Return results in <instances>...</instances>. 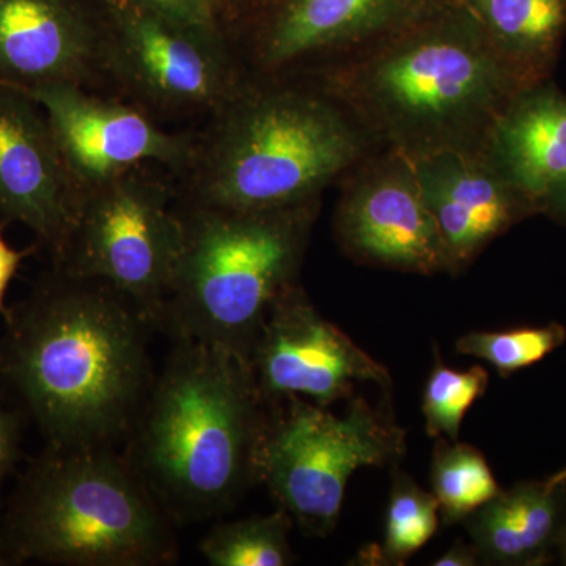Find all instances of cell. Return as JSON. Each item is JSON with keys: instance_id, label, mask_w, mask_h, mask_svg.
<instances>
[{"instance_id": "cell-24", "label": "cell", "mask_w": 566, "mask_h": 566, "mask_svg": "<svg viewBox=\"0 0 566 566\" xmlns=\"http://www.w3.org/2000/svg\"><path fill=\"white\" fill-rule=\"evenodd\" d=\"M566 340L562 324L510 331H472L457 340V352L493 365L502 378L542 363Z\"/></svg>"}, {"instance_id": "cell-25", "label": "cell", "mask_w": 566, "mask_h": 566, "mask_svg": "<svg viewBox=\"0 0 566 566\" xmlns=\"http://www.w3.org/2000/svg\"><path fill=\"white\" fill-rule=\"evenodd\" d=\"M163 20L208 33L230 35L227 0H129Z\"/></svg>"}, {"instance_id": "cell-7", "label": "cell", "mask_w": 566, "mask_h": 566, "mask_svg": "<svg viewBox=\"0 0 566 566\" xmlns=\"http://www.w3.org/2000/svg\"><path fill=\"white\" fill-rule=\"evenodd\" d=\"M406 453V431L389 409L363 395L344 416L301 397L273 403L260 457L264 483L307 536L324 538L337 526L345 491L363 468H394Z\"/></svg>"}, {"instance_id": "cell-19", "label": "cell", "mask_w": 566, "mask_h": 566, "mask_svg": "<svg viewBox=\"0 0 566 566\" xmlns=\"http://www.w3.org/2000/svg\"><path fill=\"white\" fill-rule=\"evenodd\" d=\"M509 69L535 85L545 80L566 32V0H458Z\"/></svg>"}, {"instance_id": "cell-15", "label": "cell", "mask_w": 566, "mask_h": 566, "mask_svg": "<svg viewBox=\"0 0 566 566\" xmlns=\"http://www.w3.org/2000/svg\"><path fill=\"white\" fill-rule=\"evenodd\" d=\"M76 199L46 112L29 93L0 82V226L28 227L54 262Z\"/></svg>"}, {"instance_id": "cell-11", "label": "cell", "mask_w": 566, "mask_h": 566, "mask_svg": "<svg viewBox=\"0 0 566 566\" xmlns=\"http://www.w3.org/2000/svg\"><path fill=\"white\" fill-rule=\"evenodd\" d=\"M340 181L334 234L346 256L400 273L450 274L444 241L408 156L376 148Z\"/></svg>"}, {"instance_id": "cell-26", "label": "cell", "mask_w": 566, "mask_h": 566, "mask_svg": "<svg viewBox=\"0 0 566 566\" xmlns=\"http://www.w3.org/2000/svg\"><path fill=\"white\" fill-rule=\"evenodd\" d=\"M21 416L0 403V488L20 457Z\"/></svg>"}, {"instance_id": "cell-9", "label": "cell", "mask_w": 566, "mask_h": 566, "mask_svg": "<svg viewBox=\"0 0 566 566\" xmlns=\"http://www.w3.org/2000/svg\"><path fill=\"white\" fill-rule=\"evenodd\" d=\"M107 87L156 122L214 114L245 80L232 36L174 24L129 0H104Z\"/></svg>"}, {"instance_id": "cell-14", "label": "cell", "mask_w": 566, "mask_h": 566, "mask_svg": "<svg viewBox=\"0 0 566 566\" xmlns=\"http://www.w3.org/2000/svg\"><path fill=\"white\" fill-rule=\"evenodd\" d=\"M104 0H0V82L107 88Z\"/></svg>"}, {"instance_id": "cell-1", "label": "cell", "mask_w": 566, "mask_h": 566, "mask_svg": "<svg viewBox=\"0 0 566 566\" xmlns=\"http://www.w3.org/2000/svg\"><path fill=\"white\" fill-rule=\"evenodd\" d=\"M3 322L0 386L46 446L114 447L128 438L156 376V329L132 300L51 263Z\"/></svg>"}, {"instance_id": "cell-3", "label": "cell", "mask_w": 566, "mask_h": 566, "mask_svg": "<svg viewBox=\"0 0 566 566\" xmlns=\"http://www.w3.org/2000/svg\"><path fill=\"white\" fill-rule=\"evenodd\" d=\"M271 411L244 357L172 340L125 455L175 523L211 520L259 485Z\"/></svg>"}, {"instance_id": "cell-21", "label": "cell", "mask_w": 566, "mask_h": 566, "mask_svg": "<svg viewBox=\"0 0 566 566\" xmlns=\"http://www.w3.org/2000/svg\"><path fill=\"white\" fill-rule=\"evenodd\" d=\"M293 517L279 506L271 515L218 524L200 542L199 551L211 566L293 565Z\"/></svg>"}, {"instance_id": "cell-18", "label": "cell", "mask_w": 566, "mask_h": 566, "mask_svg": "<svg viewBox=\"0 0 566 566\" xmlns=\"http://www.w3.org/2000/svg\"><path fill=\"white\" fill-rule=\"evenodd\" d=\"M566 517V483L523 482L463 521L485 565L539 566L557 547Z\"/></svg>"}, {"instance_id": "cell-32", "label": "cell", "mask_w": 566, "mask_h": 566, "mask_svg": "<svg viewBox=\"0 0 566 566\" xmlns=\"http://www.w3.org/2000/svg\"><path fill=\"white\" fill-rule=\"evenodd\" d=\"M227 2H229L230 9V28H232V22L234 17H237L238 9H240L241 2H243V0H227Z\"/></svg>"}, {"instance_id": "cell-2", "label": "cell", "mask_w": 566, "mask_h": 566, "mask_svg": "<svg viewBox=\"0 0 566 566\" xmlns=\"http://www.w3.org/2000/svg\"><path fill=\"white\" fill-rule=\"evenodd\" d=\"M312 80L376 148L409 159L447 150L482 155L495 118L531 87L458 0Z\"/></svg>"}, {"instance_id": "cell-4", "label": "cell", "mask_w": 566, "mask_h": 566, "mask_svg": "<svg viewBox=\"0 0 566 566\" xmlns=\"http://www.w3.org/2000/svg\"><path fill=\"white\" fill-rule=\"evenodd\" d=\"M374 142L312 77L248 74L210 115L178 202L270 210L322 199Z\"/></svg>"}, {"instance_id": "cell-27", "label": "cell", "mask_w": 566, "mask_h": 566, "mask_svg": "<svg viewBox=\"0 0 566 566\" xmlns=\"http://www.w3.org/2000/svg\"><path fill=\"white\" fill-rule=\"evenodd\" d=\"M3 229L6 227L0 226V315L6 318L9 315L6 296L7 292H9L10 283L13 281L14 275H17L18 270H20L22 262L28 256H31L32 253L39 251V245L33 244L31 248L24 249V251H18V249L11 248L7 243L6 237H3Z\"/></svg>"}, {"instance_id": "cell-22", "label": "cell", "mask_w": 566, "mask_h": 566, "mask_svg": "<svg viewBox=\"0 0 566 566\" xmlns=\"http://www.w3.org/2000/svg\"><path fill=\"white\" fill-rule=\"evenodd\" d=\"M441 516L433 493L422 490L398 465L392 468V488L385 521V539L374 556L379 565H405L438 531Z\"/></svg>"}, {"instance_id": "cell-5", "label": "cell", "mask_w": 566, "mask_h": 566, "mask_svg": "<svg viewBox=\"0 0 566 566\" xmlns=\"http://www.w3.org/2000/svg\"><path fill=\"white\" fill-rule=\"evenodd\" d=\"M177 526L128 457L46 446L14 488L0 551L11 565H172Z\"/></svg>"}, {"instance_id": "cell-30", "label": "cell", "mask_w": 566, "mask_h": 566, "mask_svg": "<svg viewBox=\"0 0 566 566\" xmlns=\"http://www.w3.org/2000/svg\"><path fill=\"white\" fill-rule=\"evenodd\" d=\"M557 547L560 551L562 558H564V564H566V517L560 534H558Z\"/></svg>"}, {"instance_id": "cell-23", "label": "cell", "mask_w": 566, "mask_h": 566, "mask_svg": "<svg viewBox=\"0 0 566 566\" xmlns=\"http://www.w3.org/2000/svg\"><path fill=\"white\" fill-rule=\"evenodd\" d=\"M430 376L424 382L422 415L430 438L460 439L461 424L469 409L486 394L490 374L480 365L457 370L442 363L438 348Z\"/></svg>"}, {"instance_id": "cell-20", "label": "cell", "mask_w": 566, "mask_h": 566, "mask_svg": "<svg viewBox=\"0 0 566 566\" xmlns=\"http://www.w3.org/2000/svg\"><path fill=\"white\" fill-rule=\"evenodd\" d=\"M430 483L446 526L463 523L465 517L501 493L485 455L475 447L447 438L436 439Z\"/></svg>"}, {"instance_id": "cell-29", "label": "cell", "mask_w": 566, "mask_h": 566, "mask_svg": "<svg viewBox=\"0 0 566 566\" xmlns=\"http://www.w3.org/2000/svg\"><path fill=\"white\" fill-rule=\"evenodd\" d=\"M539 211L549 212L554 218L566 222V178L547 193L543 202L539 203Z\"/></svg>"}, {"instance_id": "cell-28", "label": "cell", "mask_w": 566, "mask_h": 566, "mask_svg": "<svg viewBox=\"0 0 566 566\" xmlns=\"http://www.w3.org/2000/svg\"><path fill=\"white\" fill-rule=\"evenodd\" d=\"M433 566H479V551L474 545H465L463 542H457L455 545L449 547L441 557L436 558Z\"/></svg>"}, {"instance_id": "cell-13", "label": "cell", "mask_w": 566, "mask_h": 566, "mask_svg": "<svg viewBox=\"0 0 566 566\" xmlns=\"http://www.w3.org/2000/svg\"><path fill=\"white\" fill-rule=\"evenodd\" d=\"M249 364L271 405L301 397L329 408L354 397L357 386L392 387L385 365L327 322L297 282L275 297Z\"/></svg>"}, {"instance_id": "cell-17", "label": "cell", "mask_w": 566, "mask_h": 566, "mask_svg": "<svg viewBox=\"0 0 566 566\" xmlns=\"http://www.w3.org/2000/svg\"><path fill=\"white\" fill-rule=\"evenodd\" d=\"M483 156L539 211L566 178V96L553 85L517 92L495 118Z\"/></svg>"}, {"instance_id": "cell-16", "label": "cell", "mask_w": 566, "mask_h": 566, "mask_svg": "<svg viewBox=\"0 0 566 566\" xmlns=\"http://www.w3.org/2000/svg\"><path fill=\"white\" fill-rule=\"evenodd\" d=\"M411 161L452 275L468 270L488 245L536 211L479 153L438 151Z\"/></svg>"}, {"instance_id": "cell-31", "label": "cell", "mask_w": 566, "mask_h": 566, "mask_svg": "<svg viewBox=\"0 0 566 566\" xmlns=\"http://www.w3.org/2000/svg\"><path fill=\"white\" fill-rule=\"evenodd\" d=\"M549 485H564L566 483V468L558 471L557 474L551 475L549 479L546 480Z\"/></svg>"}, {"instance_id": "cell-10", "label": "cell", "mask_w": 566, "mask_h": 566, "mask_svg": "<svg viewBox=\"0 0 566 566\" xmlns=\"http://www.w3.org/2000/svg\"><path fill=\"white\" fill-rule=\"evenodd\" d=\"M452 0H245L230 35L245 73L312 77Z\"/></svg>"}, {"instance_id": "cell-33", "label": "cell", "mask_w": 566, "mask_h": 566, "mask_svg": "<svg viewBox=\"0 0 566 566\" xmlns=\"http://www.w3.org/2000/svg\"><path fill=\"white\" fill-rule=\"evenodd\" d=\"M7 565H11L9 562V558L3 556L2 551H0V566H7Z\"/></svg>"}, {"instance_id": "cell-8", "label": "cell", "mask_w": 566, "mask_h": 566, "mask_svg": "<svg viewBox=\"0 0 566 566\" xmlns=\"http://www.w3.org/2000/svg\"><path fill=\"white\" fill-rule=\"evenodd\" d=\"M150 167L81 189L65 245L51 263L109 283L158 331L185 229L174 205L178 189Z\"/></svg>"}, {"instance_id": "cell-6", "label": "cell", "mask_w": 566, "mask_h": 566, "mask_svg": "<svg viewBox=\"0 0 566 566\" xmlns=\"http://www.w3.org/2000/svg\"><path fill=\"white\" fill-rule=\"evenodd\" d=\"M319 205L232 210L178 202L185 240L158 331L249 360L275 297L297 282Z\"/></svg>"}, {"instance_id": "cell-12", "label": "cell", "mask_w": 566, "mask_h": 566, "mask_svg": "<svg viewBox=\"0 0 566 566\" xmlns=\"http://www.w3.org/2000/svg\"><path fill=\"white\" fill-rule=\"evenodd\" d=\"M21 91L46 112L76 192L142 166L164 167L182 178L196 159L199 134L167 132L118 96L76 84Z\"/></svg>"}]
</instances>
